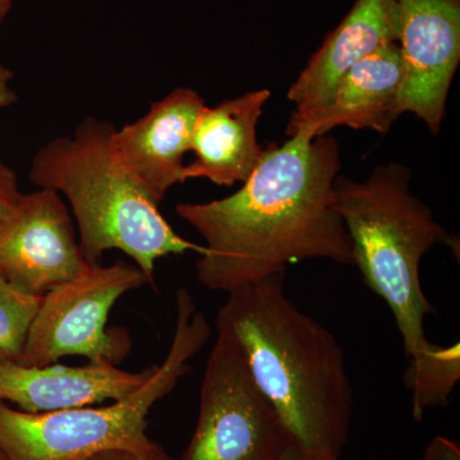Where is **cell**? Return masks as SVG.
Masks as SVG:
<instances>
[{"label":"cell","instance_id":"obj_3","mask_svg":"<svg viewBox=\"0 0 460 460\" xmlns=\"http://www.w3.org/2000/svg\"><path fill=\"white\" fill-rule=\"evenodd\" d=\"M284 278L280 272L228 293L215 326L237 345L290 440L320 458L339 460L353 414L344 350L290 301Z\"/></svg>","mask_w":460,"mask_h":460},{"label":"cell","instance_id":"obj_11","mask_svg":"<svg viewBox=\"0 0 460 460\" xmlns=\"http://www.w3.org/2000/svg\"><path fill=\"white\" fill-rule=\"evenodd\" d=\"M405 68L396 42L378 48L348 69L328 100L314 111L292 113L288 136L326 135L337 127L387 133L401 113Z\"/></svg>","mask_w":460,"mask_h":460},{"label":"cell","instance_id":"obj_2","mask_svg":"<svg viewBox=\"0 0 460 460\" xmlns=\"http://www.w3.org/2000/svg\"><path fill=\"white\" fill-rule=\"evenodd\" d=\"M411 178L399 163L376 166L363 181L338 177L334 206L352 243L353 265L394 316L408 359L411 414L420 420L426 411L447 404L460 378V348L426 338L425 320L435 308L420 286V260L447 239V230L411 195Z\"/></svg>","mask_w":460,"mask_h":460},{"label":"cell","instance_id":"obj_16","mask_svg":"<svg viewBox=\"0 0 460 460\" xmlns=\"http://www.w3.org/2000/svg\"><path fill=\"white\" fill-rule=\"evenodd\" d=\"M21 195L16 172L0 160V219L16 206Z\"/></svg>","mask_w":460,"mask_h":460},{"label":"cell","instance_id":"obj_7","mask_svg":"<svg viewBox=\"0 0 460 460\" xmlns=\"http://www.w3.org/2000/svg\"><path fill=\"white\" fill-rule=\"evenodd\" d=\"M290 441L237 345L217 332L206 363L195 434L178 460H278Z\"/></svg>","mask_w":460,"mask_h":460},{"label":"cell","instance_id":"obj_19","mask_svg":"<svg viewBox=\"0 0 460 460\" xmlns=\"http://www.w3.org/2000/svg\"><path fill=\"white\" fill-rule=\"evenodd\" d=\"M14 74L12 69L0 65V111H4L17 102V95L11 87Z\"/></svg>","mask_w":460,"mask_h":460},{"label":"cell","instance_id":"obj_6","mask_svg":"<svg viewBox=\"0 0 460 460\" xmlns=\"http://www.w3.org/2000/svg\"><path fill=\"white\" fill-rule=\"evenodd\" d=\"M148 284L136 265H90L42 296L18 363L27 367L57 363L68 356L118 366L131 353L127 330L108 328L109 314L120 296Z\"/></svg>","mask_w":460,"mask_h":460},{"label":"cell","instance_id":"obj_10","mask_svg":"<svg viewBox=\"0 0 460 460\" xmlns=\"http://www.w3.org/2000/svg\"><path fill=\"white\" fill-rule=\"evenodd\" d=\"M206 105L198 91L178 87L153 102L146 114L114 129L115 155L160 205L168 190L184 183L183 159Z\"/></svg>","mask_w":460,"mask_h":460},{"label":"cell","instance_id":"obj_4","mask_svg":"<svg viewBox=\"0 0 460 460\" xmlns=\"http://www.w3.org/2000/svg\"><path fill=\"white\" fill-rule=\"evenodd\" d=\"M114 127L87 118L74 135L42 145L32 157L30 181L39 189L62 193L71 204L84 260L100 263L109 250H119L155 288L160 259L204 246L181 238L140 181L122 165L113 147Z\"/></svg>","mask_w":460,"mask_h":460},{"label":"cell","instance_id":"obj_15","mask_svg":"<svg viewBox=\"0 0 460 460\" xmlns=\"http://www.w3.org/2000/svg\"><path fill=\"white\" fill-rule=\"evenodd\" d=\"M41 301L0 278V363L18 362Z\"/></svg>","mask_w":460,"mask_h":460},{"label":"cell","instance_id":"obj_21","mask_svg":"<svg viewBox=\"0 0 460 460\" xmlns=\"http://www.w3.org/2000/svg\"><path fill=\"white\" fill-rule=\"evenodd\" d=\"M11 8L12 0H0V23H2L3 20L7 16Z\"/></svg>","mask_w":460,"mask_h":460},{"label":"cell","instance_id":"obj_17","mask_svg":"<svg viewBox=\"0 0 460 460\" xmlns=\"http://www.w3.org/2000/svg\"><path fill=\"white\" fill-rule=\"evenodd\" d=\"M84 460H174L172 459L160 445H154L151 449L145 452H132V450L114 449L96 454Z\"/></svg>","mask_w":460,"mask_h":460},{"label":"cell","instance_id":"obj_8","mask_svg":"<svg viewBox=\"0 0 460 460\" xmlns=\"http://www.w3.org/2000/svg\"><path fill=\"white\" fill-rule=\"evenodd\" d=\"M89 266L59 193H22L0 219V278L27 295L44 296Z\"/></svg>","mask_w":460,"mask_h":460},{"label":"cell","instance_id":"obj_20","mask_svg":"<svg viewBox=\"0 0 460 460\" xmlns=\"http://www.w3.org/2000/svg\"><path fill=\"white\" fill-rule=\"evenodd\" d=\"M278 460H328L320 458V456H314V454H311L307 452V450L302 449L301 447L290 441L284 450L283 454L279 456Z\"/></svg>","mask_w":460,"mask_h":460},{"label":"cell","instance_id":"obj_13","mask_svg":"<svg viewBox=\"0 0 460 460\" xmlns=\"http://www.w3.org/2000/svg\"><path fill=\"white\" fill-rule=\"evenodd\" d=\"M398 40L394 0H356L288 90L296 114L319 108L341 75L378 48Z\"/></svg>","mask_w":460,"mask_h":460},{"label":"cell","instance_id":"obj_22","mask_svg":"<svg viewBox=\"0 0 460 460\" xmlns=\"http://www.w3.org/2000/svg\"><path fill=\"white\" fill-rule=\"evenodd\" d=\"M0 460H9L7 456H4L2 452H0Z\"/></svg>","mask_w":460,"mask_h":460},{"label":"cell","instance_id":"obj_1","mask_svg":"<svg viewBox=\"0 0 460 460\" xmlns=\"http://www.w3.org/2000/svg\"><path fill=\"white\" fill-rule=\"evenodd\" d=\"M341 168L334 137L296 133L262 151L237 192L175 206L205 242L196 262L199 283L230 293L304 260L353 265L352 243L334 206Z\"/></svg>","mask_w":460,"mask_h":460},{"label":"cell","instance_id":"obj_5","mask_svg":"<svg viewBox=\"0 0 460 460\" xmlns=\"http://www.w3.org/2000/svg\"><path fill=\"white\" fill-rule=\"evenodd\" d=\"M211 326L186 288L177 290V320L162 365L132 394L100 408L26 413L0 402V452L9 460H84L108 450L145 452L147 417L190 370L211 337Z\"/></svg>","mask_w":460,"mask_h":460},{"label":"cell","instance_id":"obj_14","mask_svg":"<svg viewBox=\"0 0 460 460\" xmlns=\"http://www.w3.org/2000/svg\"><path fill=\"white\" fill-rule=\"evenodd\" d=\"M270 96L268 89L256 90L205 107L190 150L195 160L184 166L183 181L205 178L222 187L244 183L261 160L256 127Z\"/></svg>","mask_w":460,"mask_h":460},{"label":"cell","instance_id":"obj_9","mask_svg":"<svg viewBox=\"0 0 460 460\" xmlns=\"http://www.w3.org/2000/svg\"><path fill=\"white\" fill-rule=\"evenodd\" d=\"M405 68L401 113H413L436 136L460 62V0H394Z\"/></svg>","mask_w":460,"mask_h":460},{"label":"cell","instance_id":"obj_12","mask_svg":"<svg viewBox=\"0 0 460 460\" xmlns=\"http://www.w3.org/2000/svg\"><path fill=\"white\" fill-rule=\"evenodd\" d=\"M155 367L154 365L141 372H129L105 362H89L80 367L58 363L27 367L18 362H3L0 402H12L26 413H49L117 402L144 385Z\"/></svg>","mask_w":460,"mask_h":460},{"label":"cell","instance_id":"obj_18","mask_svg":"<svg viewBox=\"0 0 460 460\" xmlns=\"http://www.w3.org/2000/svg\"><path fill=\"white\" fill-rule=\"evenodd\" d=\"M423 460H460L459 445L443 436H438L426 449Z\"/></svg>","mask_w":460,"mask_h":460}]
</instances>
